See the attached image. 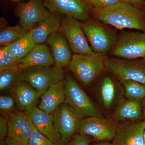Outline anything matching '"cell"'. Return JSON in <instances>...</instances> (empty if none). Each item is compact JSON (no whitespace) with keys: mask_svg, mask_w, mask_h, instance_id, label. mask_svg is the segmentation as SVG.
I'll return each instance as SVG.
<instances>
[{"mask_svg":"<svg viewBox=\"0 0 145 145\" xmlns=\"http://www.w3.org/2000/svg\"><path fill=\"white\" fill-rule=\"evenodd\" d=\"M91 16L118 29L145 31V10L129 3L120 2L102 8H91Z\"/></svg>","mask_w":145,"mask_h":145,"instance_id":"6da1fadb","label":"cell"},{"mask_svg":"<svg viewBox=\"0 0 145 145\" xmlns=\"http://www.w3.org/2000/svg\"><path fill=\"white\" fill-rule=\"evenodd\" d=\"M107 58L106 54L97 52L88 55L75 54L68 67L81 84L88 86L106 68Z\"/></svg>","mask_w":145,"mask_h":145,"instance_id":"7a4b0ae2","label":"cell"},{"mask_svg":"<svg viewBox=\"0 0 145 145\" xmlns=\"http://www.w3.org/2000/svg\"><path fill=\"white\" fill-rule=\"evenodd\" d=\"M89 45L94 52H111L117 44L118 35L99 22L89 20L81 23Z\"/></svg>","mask_w":145,"mask_h":145,"instance_id":"3957f363","label":"cell"},{"mask_svg":"<svg viewBox=\"0 0 145 145\" xmlns=\"http://www.w3.org/2000/svg\"><path fill=\"white\" fill-rule=\"evenodd\" d=\"M65 103L81 117H100L101 113L83 89L71 76L65 80Z\"/></svg>","mask_w":145,"mask_h":145,"instance_id":"277c9868","label":"cell"},{"mask_svg":"<svg viewBox=\"0 0 145 145\" xmlns=\"http://www.w3.org/2000/svg\"><path fill=\"white\" fill-rule=\"evenodd\" d=\"M24 81L28 83L42 96L50 86L63 80V69L57 67L36 66L22 71Z\"/></svg>","mask_w":145,"mask_h":145,"instance_id":"5b68a950","label":"cell"},{"mask_svg":"<svg viewBox=\"0 0 145 145\" xmlns=\"http://www.w3.org/2000/svg\"><path fill=\"white\" fill-rule=\"evenodd\" d=\"M106 68L120 81H135L145 85V59L107 58Z\"/></svg>","mask_w":145,"mask_h":145,"instance_id":"8992f818","label":"cell"},{"mask_svg":"<svg viewBox=\"0 0 145 145\" xmlns=\"http://www.w3.org/2000/svg\"><path fill=\"white\" fill-rule=\"evenodd\" d=\"M82 119L65 103L57 108L53 114V123L62 144L66 145L76 133L79 132Z\"/></svg>","mask_w":145,"mask_h":145,"instance_id":"52a82bcc","label":"cell"},{"mask_svg":"<svg viewBox=\"0 0 145 145\" xmlns=\"http://www.w3.org/2000/svg\"><path fill=\"white\" fill-rule=\"evenodd\" d=\"M111 54L125 59H145V31L122 33Z\"/></svg>","mask_w":145,"mask_h":145,"instance_id":"ba28073f","label":"cell"},{"mask_svg":"<svg viewBox=\"0 0 145 145\" xmlns=\"http://www.w3.org/2000/svg\"><path fill=\"white\" fill-rule=\"evenodd\" d=\"M59 31L65 36L71 49L75 54L88 55L94 53L78 20L65 16L63 18Z\"/></svg>","mask_w":145,"mask_h":145,"instance_id":"9c48e42d","label":"cell"},{"mask_svg":"<svg viewBox=\"0 0 145 145\" xmlns=\"http://www.w3.org/2000/svg\"><path fill=\"white\" fill-rule=\"evenodd\" d=\"M20 25L29 31L36 28L51 14L45 7L43 0H29L19 3L15 10Z\"/></svg>","mask_w":145,"mask_h":145,"instance_id":"30bf717a","label":"cell"},{"mask_svg":"<svg viewBox=\"0 0 145 145\" xmlns=\"http://www.w3.org/2000/svg\"><path fill=\"white\" fill-rule=\"evenodd\" d=\"M117 125L115 121L103 117H87L83 119L79 133L97 141H110L114 139Z\"/></svg>","mask_w":145,"mask_h":145,"instance_id":"8fae6325","label":"cell"},{"mask_svg":"<svg viewBox=\"0 0 145 145\" xmlns=\"http://www.w3.org/2000/svg\"><path fill=\"white\" fill-rule=\"evenodd\" d=\"M50 13L57 12L78 20H90L91 8L84 0H43Z\"/></svg>","mask_w":145,"mask_h":145,"instance_id":"7c38bea8","label":"cell"},{"mask_svg":"<svg viewBox=\"0 0 145 145\" xmlns=\"http://www.w3.org/2000/svg\"><path fill=\"white\" fill-rule=\"evenodd\" d=\"M144 121H126L117 125L116 134L112 145H145Z\"/></svg>","mask_w":145,"mask_h":145,"instance_id":"4fadbf2b","label":"cell"},{"mask_svg":"<svg viewBox=\"0 0 145 145\" xmlns=\"http://www.w3.org/2000/svg\"><path fill=\"white\" fill-rule=\"evenodd\" d=\"M46 42L50 47L55 66L62 69L69 67L72 56L63 34L59 30L55 31L48 37Z\"/></svg>","mask_w":145,"mask_h":145,"instance_id":"5bb4252c","label":"cell"},{"mask_svg":"<svg viewBox=\"0 0 145 145\" xmlns=\"http://www.w3.org/2000/svg\"><path fill=\"white\" fill-rule=\"evenodd\" d=\"M7 137L21 145H27L32 130L31 120L26 113L19 112L8 120Z\"/></svg>","mask_w":145,"mask_h":145,"instance_id":"9a60e30c","label":"cell"},{"mask_svg":"<svg viewBox=\"0 0 145 145\" xmlns=\"http://www.w3.org/2000/svg\"><path fill=\"white\" fill-rule=\"evenodd\" d=\"M25 112L35 127L53 144L61 143L59 135L54 128L53 114H48L36 106Z\"/></svg>","mask_w":145,"mask_h":145,"instance_id":"2e32d148","label":"cell"},{"mask_svg":"<svg viewBox=\"0 0 145 145\" xmlns=\"http://www.w3.org/2000/svg\"><path fill=\"white\" fill-rule=\"evenodd\" d=\"M54 64L51 52L46 45L36 44L25 57L18 61L21 70L36 66H52Z\"/></svg>","mask_w":145,"mask_h":145,"instance_id":"e0dca14e","label":"cell"},{"mask_svg":"<svg viewBox=\"0 0 145 145\" xmlns=\"http://www.w3.org/2000/svg\"><path fill=\"white\" fill-rule=\"evenodd\" d=\"M65 80H63L52 85L41 96L39 108L53 114L62 104L65 103Z\"/></svg>","mask_w":145,"mask_h":145,"instance_id":"ac0fdd59","label":"cell"},{"mask_svg":"<svg viewBox=\"0 0 145 145\" xmlns=\"http://www.w3.org/2000/svg\"><path fill=\"white\" fill-rule=\"evenodd\" d=\"M12 94L18 108L25 112L36 106L39 98V92L29 84L23 81L12 89Z\"/></svg>","mask_w":145,"mask_h":145,"instance_id":"d6986e66","label":"cell"},{"mask_svg":"<svg viewBox=\"0 0 145 145\" xmlns=\"http://www.w3.org/2000/svg\"><path fill=\"white\" fill-rule=\"evenodd\" d=\"M62 15L58 12H52L37 27L29 31L36 44L43 43L51 34L59 30L63 19Z\"/></svg>","mask_w":145,"mask_h":145,"instance_id":"ffe728a7","label":"cell"},{"mask_svg":"<svg viewBox=\"0 0 145 145\" xmlns=\"http://www.w3.org/2000/svg\"><path fill=\"white\" fill-rule=\"evenodd\" d=\"M142 115V107L140 100L123 101L117 106L114 117L117 121H132L139 119Z\"/></svg>","mask_w":145,"mask_h":145,"instance_id":"44dd1931","label":"cell"},{"mask_svg":"<svg viewBox=\"0 0 145 145\" xmlns=\"http://www.w3.org/2000/svg\"><path fill=\"white\" fill-rule=\"evenodd\" d=\"M29 31L8 46L10 51L18 61L27 55L36 44Z\"/></svg>","mask_w":145,"mask_h":145,"instance_id":"7402d4cb","label":"cell"},{"mask_svg":"<svg viewBox=\"0 0 145 145\" xmlns=\"http://www.w3.org/2000/svg\"><path fill=\"white\" fill-rule=\"evenodd\" d=\"M100 92L103 105L106 109L111 108L115 101L117 89L114 81L108 76L105 77L101 83Z\"/></svg>","mask_w":145,"mask_h":145,"instance_id":"603a6c76","label":"cell"},{"mask_svg":"<svg viewBox=\"0 0 145 145\" xmlns=\"http://www.w3.org/2000/svg\"><path fill=\"white\" fill-rule=\"evenodd\" d=\"M23 81L22 71L7 70L0 72V90L1 91H12Z\"/></svg>","mask_w":145,"mask_h":145,"instance_id":"cb8c5ba5","label":"cell"},{"mask_svg":"<svg viewBox=\"0 0 145 145\" xmlns=\"http://www.w3.org/2000/svg\"><path fill=\"white\" fill-rule=\"evenodd\" d=\"M29 30L21 25L8 26L1 30L0 32V45L6 46L13 43L28 32Z\"/></svg>","mask_w":145,"mask_h":145,"instance_id":"d4e9b609","label":"cell"},{"mask_svg":"<svg viewBox=\"0 0 145 145\" xmlns=\"http://www.w3.org/2000/svg\"><path fill=\"white\" fill-rule=\"evenodd\" d=\"M18 60L10 51L8 46L0 49V72L7 70L21 71L18 65Z\"/></svg>","mask_w":145,"mask_h":145,"instance_id":"484cf974","label":"cell"},{"mask_svg":"<svg viewBox=\"0 0 145 145\" xmlns=\"http://www.w3.org/2000/svg\"><path fill=\"white\" fill-rule=\"evenodd\" d=\"M124 87L125 95L130 100H140L145 97V85L131 80L121 81Z\"/></svg>","mask_w":145,"mask_h":145,"instance_id":"4316f807","label":"cell"},{"mask_svg":"<svg viewBox=\"0 0 145 145\" xmlns=\"http://www.w3.org/2000/svg\"><path fill=\"white\" fill-rule=\"evenodd\" d=\"M32 130L27 145H53V143L40 132L32 124Z\"/></svg>","mask_w":145,"mask_h":145,"instance_id":"83f0119b","label":"cell"},{"mask_svg":"<svg viewBox=\"0 0 145 145\" xmlns=\"http://www.w3.org/2000/svg\"><path fill=\"white\" fill-rule=\"evenodd\" d=\"M91 8H102L108 7L121 2L120 0H84Z\"/></svg>","mask_w":145,"mask_h":145,"instance_id":"f1b7e54d","label":"cell"},{"mask_svg":"<svg viewBox=\"0 0 145 145\" xmlns=\"http://www.w3.org/2000/svg\"><path fill=\"white\" fill-rule=\"evenodd\" d=\"M15 101L12 96L2 95L0 97V109L3 111H8L14 107Z\"/></svg>","mask_w":145,"mask_h":145,"instance_id":"f546056e","label":"cell"},{"mask_svg":"<svg viewBox=\"0 0 145 145\" xmlns=\"http://www.w3.org/2000/svg\"><path fill=\"white\" fill-rule=\"evenodd\" d=\"M90 140L88 136L82 134H76L66 145H89Z\"/></svg>","mask_w":145,"mask_h":145,"instance_id":"4dcf8cb0","label":"cell"},{"mask_svg":"<svg viewBox=\"0 0 145 145\" xmlns=\"http://www.w3.org/2000/svg\"><path fill=\"white\" fill-rule=\"evenodd\" d=\"M8 120L5 117H0V139L5 140L8 134Z\"/></svg>","mask_w":145,"mask_h":145,"instance_id":"1f68e13d","label":"cell"},{"mask_svg":"<svg viewBox=\"0 0 145 145\" xmlns=\"http://www.w3.org/2000/svg\"><path fill=\"white\" fill-rule=\"evenodd\" d=\"M120 1L123 2L129 3L145 10V0H120Z\"/></svg>","mask_w":145,"mask_h":145,"instance_id":"d6a6232c","label":"cell"},{"mask_svg":"<svg viewBox=\"0 0 145 145\" xmlns=\"http://www.w3.org/2000/svg\"><path fill=\"white\" fill-rule=\"evenodd\" d=\"M1 145H21L15 140L7 137L5 140H1Z\"/></svg>","mask_w":145,"mask_h":145,"instance_id":"836d02e7","label":"cell"},{"mask_svg":"<svg viewBox=\"0 0 145 145\" xmlns=\"http://www.w3.org/2000/svg\"><path fill=\"white\" fill-rule=\"evenodd\" d=\"M93 145H112L109 141H101L100 142L96 143Z\"/></svg>","mask_w":145,"mask_h":145,"instance_id":"e575fe53","label":"cell"},{"mask_svg":"<svg viewBox=\"0 0 145 145\" xmlns=\"http://www.w3.org/2000/svg\"><path fill=\"white\" fill-rule=\"evenodd\" d=\"M143 106H144V114L145 116V120L144 121V122L145 124V99L144 101V103H143Z\"/></svg>","mask_w":145,"mask_h":145,"instance_id":"d590c367","label":"cell"},{"mask_svg":"<svg viewBox=\"0 0 145 145\" xmlns=\"http://www.w3.org/2000/svg\"><path fill=\"white\" fill-rule=\"evenodd\" d=\"M53 145H65L61 143H57V144H53Z\"/></svg>","mask_w":145,"mask_h":145,"instance_id":"8d00e7d4","label":"cell"},{"mask_svg":"<svg viewBox=\"0 0 145 145\" xmlns=\"http://www.w3.org/2000/svg\"><path fill=\"white\" fill-rule=\"evenodd\" d=\"M13 1H22V0H11Z\"/></svg>","mask_w":145,"mask_h":145,"instance_id":"74e56055","label":"cell"},{"mask_svg":"<svg viewBox=\"0 0 145 145\" xmlns=\"http://www.w3.org/2000/svg\"><path fill=\"white\" fill-rule=\"evenodd\" d=\"M144 143L145 145V129L144 131Z\"/></svg>","mask_w":145,"mask_h":145,"instance_id":"f35d334b","label":"cell"},{"mask_svg":"<svg viewBox=\"0 0 145 145\" xmlns=\"http://www.w3.org/2000/svg\"><path fill=\"white\" fill-rule=\"evenodd\" d=\"M144 9L145 10V4H144Z\"/></svg>","mask_w":145,"mask_h":145,"instance_id":"ab89813d","label":"cell"}]
</instances>
